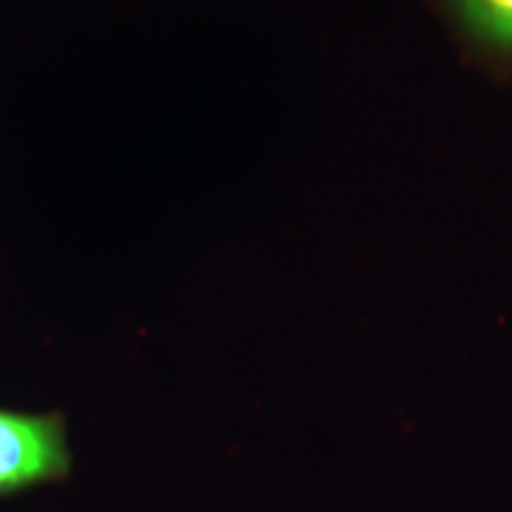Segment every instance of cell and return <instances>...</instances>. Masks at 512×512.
Wrapping results in <instances>:
<instances>
[{"instance_id": "cell-1", "label": "cell", "mask_w": 512, "mask_h": 512, "mask_svg": "<svg viewBox=\"0 0 512 512\" xmlns=\"http://www.w3.org/2000/svg\"><path fill=\"white\" fill-rule=\"evenodd\" d=\"M64 465L67 453L53 418L0 413V489L57 475Z\"/></svg>"}, {"instance_id": "cell-2", "label": "cell", "mask_w": 512, "mask_h": 512, "mask_svg": "<svg viewBox=\"0 0 512 512\" xmlns=\"http://www.w3.org/2000/svg\"><path fill=\"white\" fill-rule=\"evenodd\" d=\"M465 5L479 27L512 41V0H465Z\"/></svg>"}]
</instances>
